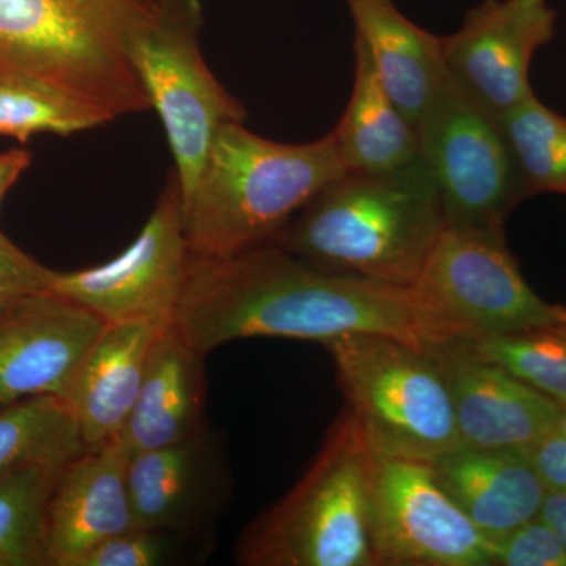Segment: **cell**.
I'll return each instance as SVG.
<instances>
[{"label":"cell","mask_w":566,"mask_h":566,"mask_svg":"<svg viewBox=\"0 0 566 566\" xmlns=\"http://www.w3.org/2000/svg\"><path fill=\"white\" fill-rule=\"evenodd\" d=\"M376 452L352 411L342 415L307 474L245 528V566H378L374 539Z\"/></svg>","instance_id":"obj_5"},{"label":"cell","mask_w":566,"mask_h":566,"mask_svg":"<svg viewBox=\"0 0 566 566\" xmlns=\"http://www.w3.org/2000/svg\"><path fill=\"white\" fill-rule=\"evenodd\" d=\"M128 461L117 439L62 465L48 513V566H80L96 546L136 527Z\"/></svg>","instance_id":"obj_16"},{"label":"cell","mask_w":566,"mask_h":566,"mask_svg":"<svg viewBox=\"0 0 566 566\" xmlns=\"http://www.w3.org/2000/svg\"><path fill=\"white\" fill-rule=\"evenodd\" d=\"M379 80L416 128L444 84L441 39L423 31L392 0H344Z\"/></svg>","instance_id":"obj_20"},{"label":"cell","mask_w":566,"mask_h":566,"mask_svg":"<svg viewBox=\"0 0 566 566\" xmlns=\"http://www.w3.org/2000/svg\"><path fill=\"white\" fill-rule=\"evenodd\" d=\"M446 226L438 188L419 156L394 172L348 170L273 243L323 270L412 286Z\"/></svg>","instance_id":"obj_2"},{"label":"cell","mask_w":566,"mask_h":566,"mask_svg":"<svg viewBox=\"0 0 566 566\" xmlns=\"http://www.w3.org/2000/svg\"><path fill=\"white\" fill-rule=\"evenodd\" d=\"M62 465L36 461L0 475V566H48V513Z\"/></svg>","instance_id":"obj_23"},{"label":"cell","mask_w":566,"mask_h":566,"mask_svg":"<svg viewBox=\"0 0 566 566\" xmlns=\"http://www.w3.org/2000/svg\"><path fill=\"white\" fill-rule=\"evenodd\" d=\"M526 197L566 196V117L536 96L499 118Z\"/></svg>","instance_id":"obj_25"},{"label":"cell","mask_w":566,"mask_h":566,"mask_svg":"<svg viewBox=\"0 0 566 566\" xmlns=\"http://www.w3.org/2000/svg\"><path fill=\"white\" fill-rule=\"evenodd\" d=\"M556 32L557 13L546 0H485L442 36V57L463 91L501 118L535 95L532 62Z\"/></svg>","instance_id":"obj_12"},{"label":"cell","mask_w":566,"mask_h":566,"mask_svg":"<svg viewBox=\"0 0 566 566\" xmlns=\"http://www.w3.org/2000/svg\"><path fill=\"white\" fill-rule=\"evenodd\" d=\"M539 516L557 532L566 549V494L547 491Z\"/></svg>","instance_id":"obj_32"},{"label":"cell","mask_w":566,"mask_h":566,"mask_svg":"<svg viewBox=\"0 0 566 566\" xmlns=\"http://www.w3.org/2000/svg\"><path fill=\"white\" fill-rule=\"evenodd\" d=\"M112 120L109 112L61 85L22 74H0V136L28 144L35 134L70 136Z\"/></svg>","instance_id":"obj_22"},{"label":"cell","mask_w":566,"mask_h":566,"mask_svg":"<svg viewBox=\"0 0 566 566\" xmlns=\"http://www.w3.org/2000/svg\"><path fill=\"white\" fill-rule=\"evenodd\" d=\"M324 346L376 453L433 463L463 447L449 387L430 353L375 334L345 335Z\"/></svg>","instance_id":"obj_6"},{"label":"cell","mask_w":566,"mask_h":566,"mask_svg":"<svg viewBox=\"0 0 566 566\" xmlns=\"http://www.w3.org/2000/svg\"><path fill=\"white\" fill-rule=\"evenodd\" d=\"M554 315L557 322L566 324V307L565 305H554Z\"/></svg>","instance_id":"obj_34"},{"label":"cell","mask_w":566,"mask_h":566,"mask_svg":"<svg viewBox=\"0 0 566 566\" xmlns=\"http://www.w3.org/2000/svg\"><path fill=\"white\" fill-rule=\"evenodd\" d=\"M82 452L80 428L61 398H31L0 411V475L36 461L65 464Z\"/></svg>","instance_id":"obj_24"},{"label":"cell","mask_w":566,"mask_h":566,"mask_svg":"<svg viewBox=\"0 0 566 566\" xmlns=\"http://www.w3.org/2000/svg\"><path fill=\"white\" fill-rule=\"evenodd\" d=\"M52 271L0 232V311L29 294L48 292Z\"/></svg>","instance_id":"obj_29"},{"label":"cell","mask_w":566,"mask_h":566,"mask_svg":"<svg viewBox=\"0 0 566 566\" xmlns=\"http://www.w3.org/2000/svg\"><path fill=\"white\" fill-rule=\"evenodd\" d=\"M444 375L461 446L526 450L556 431L560 406L460 340L428 352Z\"/></svg>","instance_id":"obj_15"},{"label":"cell","mask_w":566,"mask_h":566,"mask_svg":"<svg viewBox=\"0 0 566 566\" xmlns=\"http://www.w3.org/2000/svg\"><path fill=\"white\" fill-rule=\"evenodd\" d=\"M431 465L441 486L491 543L538 516L547 494L523 450L460 447Z\"/></svg>","instance_id":"obj_19"},{"label":"cell","mask_w":566,"mask_h":566,"mask_svg":"<svg viewBox=\"0 0 566 566\" xmlns=\"http://www.w3.org/2000/svg\"><path fill=\"white\" fill-rule=\"evenodd\" d=\"M167 324L150 319L106 324L85 354L65 401L85 450L102 449L120 439L153 342Z\"/></svg>","instance_id":"obj_17"},{"label":"cell","mask_w":566,"mask_h":566,"mask_svg":"<svg viewBox=\"0 0 566 566\" xmlns=\"http://www.w3.org/2000/svg\"><path fill=\"white\" fill-rule=\"evenodd\" d=\"M348 172L333 133L308 144H282L222 126L196 186L182 199V221L196 255L221 256L266 243L329 182Z\"/></svg>","instance_id":"obj_3"},{"label":"cell","mask_w":566,"mask_h":566,"mask_svg":"<svg viewBox=\"0 0 566 566\" xmlns=\"http://www.w3.org/2000/svg\"><path fill=\"white\" fill-rule=\"evenodd\" d=\"M214 551V536L164 528L132 527L92 549L80 566H178L202 564Z\"/></svg>","instance_id":"obj_27"},{"label":"cell","mask_w":566,"mask_h":566,"mask_svg":"<svg viewBox=\"0 0 566 566\" xmlns=\"http://www.w3.org/2000/svg\"><path fill=\"white\" fill-rule=\"evenodd\" d=\"M128 488L137 527L214 536L232 495L222 436L207 423L180 442L129 457Z\"/></svg>","instance_id":"obj_14"},{"label":"cell","mask_w":566,"mask_h":566,"mask_svg":"<svg viewBox=\"0 0 566 566\" xmlns=\"http://www.w3.org/2000/svg\"><path fill=\"white\" fill-rule=\"evenodd\" d=\"M378 566H493V545L436 479L428 461L376 453Z\"/></svg>","instance_id":"obj_11"},{"label":"cell","mask_w":566,"mask_h":566,"mask_svg":"<svg viewBox=\"0 0 566 566\" xmlns=\"http://www.w3.org/2000/svg\"><path fill=\"white\" fill-rule=\"evenodd\" d=\"M556 431H558L560 434H564L566 438V406L565 408L560 409V416H558Z\"/></svg>","instance_id":"obj_33"},{"label":"cell","mask_w":566,"mask_h":566,"mask_svg":"<svg viewBox=\"0 0 566 566\" xmlns=\"http://www.w3.org/2000/svg\"><path fill=\"white\" fill-rule=\"evenodd\" d=\"M202 21L200 0H166L129 46L134 71L166 129L182 199L199 180L219 129L248 115L205 62Z\"/></svg>","instance_id":"obj_7"},{"label":"cell","mask_w":566,"mask_h":566,"mask_svg":"<svg viewBox=\"0 0 566 566\" xmlns=\"http://www.w3.org/2000/svg\"><path fill=\"white\" fill-rule=\"evenodd\" d=\"M106 323L52 293L0 311V411L39 397L66 401L85 354Z\"/></svg>","instance_id":"obj_13"},{"label":"cell","mask_w":566,"mask_h":566,"mask_svg":"<svg viewBox=\"0 0 566 566\" xmlns=\"http://www.w3.org/2000/svg\"><path fill=\"white\" fill-rule=\"evenodd\" d=\"M31 151L24 148H13L6 153H0V205L3 197L13 188L14 182L20 180L21 175L31 166Z\"/></svg>","instance_id":"obj_31"},{"label":"cell","mask_w":566,"mask_h":566,"mask_svg":"<svg viewBox=\"0 0 566 566\" xmlns=\"http://www.w3.org/2000/svg\"><path fill=\"white\" fill-rule=\"evenodd\" d=\"M417 133L420 159L438 188L447 223L505 230L506 219L527 197L499 118L447 73Z\"/></svg>","instance_id":"obj_8"},{"label":"cell","mask_w":566,"mask_h":566,"mask_svg":"<svg viewBox=\"0 0 566 566\" xmlns=\"http://www.w3.org/2000/svg\"><path fill=\"white\" fill-rule=\"evenodd\" d=\"M476 356L499 365L536 392L566 406V324L554 323L517 333L464 338Z\"/></svg>","instance_id":"obj_26"},{"label":"cell","mask_w":566,"mask_h":566,"mask_svg":"<svg viewBox=\"0 0 566 566\" xmlns=\"http://www.w3.org/2000/svg\"><path fill=\"white\" fill-rule=\"evenodd\" d=\"M166 0H0V74L61 85L112 117L150 109L133 36Z\"/></svg>","instance_id":"obj_4"},{"label":"cell","mask_w":566,"mask_h":566,"mask_svg":"<svg viewBox=\"0 0 566 566\" xmlns=\"http://www.w3.org/2000/svg\"><path fill=\"white\" fill-rule=\"evenodd\" d=\"M205 356L174 323L153 342L132 416L120 436L129 457L175 444L207 424Z\"/></svg>","instance_id":"obj_18"},{"label":"cell","mask_w":566,"mask_h":566,"mask_svg":"<svg viewBox=\"0 0 566 566\" xmlns=\"http://www.w3.org/2000/svg\"><path fill=\"white\" fill-rule=\"evenodd\" d=\"M536 474L547 491L566 494V438L558 431L547 434L526 450Z\"/></svg>","instance_id":"obj_30"},{"label":"cell","mask_w":566,"mask_h":566,"mask_svg":"<svg viewBox=\"0 0 566 566\" xmlns=\"http://www.w3.org/2000/svg\"><path fill=\"white\" fill-rule=\"evenodd\" d=\"M354 84L333 136L349 172L385 174L419 159L415 123L398 107L376 73L370 55L354 39Z\"/></svg>","instance_id":"obj_21"},{"label":"cell","mask_w":566,"mask_h":566,"mask_svg":"<svg viewBox=\"0 0 566 566\" xmlns=\"http://www.w3.org/2000/svg\"><path fill=\"white\" fill-rule=\"evenodd\" d=\"M491 545L493 566H566L560 536L539 515Z\"/></svg>","instance_id":"obj_28"},{"label":"cell","mask_w":566,"mask_h":566,"mask_svg":"<svg viewBox=\"0 0 566 566\" xmlns=\"http://www.w3.org/2000/svg\"><path fill=\"white\" fill-rule=\"evenodd\" d=\"M412 286L468 338L557 323L521 274L505 230L447 223Z\"/></svg>","instance_id":"obj_9"},{"label":"cell","mask_w":566,"mask_h":566,"mask_svg":"<svg viewBox=\"0 0 566 566\" xmlns=\"http://www.w3.org/2000/svg\"><path fill=\"white\" fill-rule=\"evenodd\" d=\"M172 323L203 356L253 337L324 345L375 334L423 352L465 338L415 286L323 270L274 243L221 256L191 252Z\"/></svg>","instance_id":"obj_1"},{"label":"cell","mask_w":566,"mask_h":566,"mask_svg":"<svg viewBox=\"0 0 566 566\" xmlns=\"http://www.w3.org/2000/svg\"><path fill=\"white\" fill-rule=\"evenodd\" d=\"M189 260L181 188L172 172L139 237L120 255L87 270L52 271L48 293L87 308L106 324L172 323Z\"/></svg>","instance_id":"obj_10"}]
</instances>
